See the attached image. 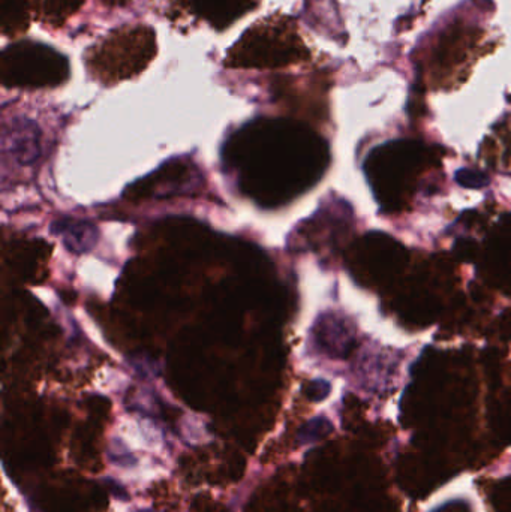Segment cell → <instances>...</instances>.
Wrapping results in <instances>:
<instances>
[{
	"instance_id": "cell-1",
	"label": "cell",
	"mask_w": 511,
	"mask_h": 512,
	"mask_svg": "<svg viewBox=\"0 0 511 512\" xmlns=\"http://www.w3.org/2000/svg\"><path fill=\"white\" fill-rule=\"evenodd\" d=\"M2 69L3 80L12 84L44 86L66 77L68 62L45 45L24 42L3 51Z\"/></svg>"
},
{
	"instance_id": "cell-2",
	"label": "cell",
	"mask_w": 511,
	"mask_h": 512,
	"mask_svg": "<svg viewBox=\"0 0 511 512\" xmlns=\"http://www.w3.org/2000/svg\"><path fill=\"white\" fill-rule=\"evenodd\" d=\"M296 57V50L282 42V39H273L269 33H260L246 36L239 62L252 66H282L294 62Z\"/></svg>"
},
{
	"instance_id": "cell-3",
	"label": "cell",
	"mask_w": 511,
	"mask_h": 512,
	"mask_svg": "<svg viewBox=\"0 0 511 512\" xmlns=\"http://www.w3.org/2000/svg\"><path fill=\"white\" fill-rule=\"evenodd\" d=\"M195 8L215 24H228L248 5V0H194Z\"/></svg>"
},
{
	"instance_id": "cell-4",
	"label": "cell",
	"mask_w": 511,
	"mask_h": 512,
	"mask_svg": "<svg viewBox=\"0 0 511 512\" xmlns=\"http://www.w3.org/2000/svg\"><path fill=\"white\" fill-rule=\"evenodd\" d=\"M3 23L21 24L26 15L24 0H2Z\"/></svg>"
},
{
	"instance_id": "cell-5",
	"label": "cell",
	"mask_w": 511,
	"mask_h": 512,
	"mask_svg": "<svg viewBox=\"0 0 511 512\" xmlns=\"http://www.w3.org/2000/svg\"><path fill=\"white\" fill-rule=\"evenodd\" d=\"M81 0H48V9L51 12H68L77 8Z\"/></svg>"
},
{
	"instance_id": "cell-6",
	"label": "cell",
	"mask_w": 511,
	"mask_h": 512,
	"mask_svg": "<svg viewBox=\"0 0 511 512\" xmlns=\"http://www.w3.org/2000/svg\"><path fill=\"white\" fill-rule=\"evenodd\" d=\"M141 512H146V511H141Z\"/></svg>"
}]
</instances>
